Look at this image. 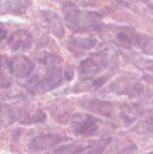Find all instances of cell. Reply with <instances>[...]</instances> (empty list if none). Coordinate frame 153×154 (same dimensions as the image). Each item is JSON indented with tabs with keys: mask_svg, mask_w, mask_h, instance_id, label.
<instances>
[{
	"mask_svg": "<svg viewBox=\"0 0 153 154\" xmlns=\"http://www.w3.org/2000/svg\"><path fill=\"white\" fill-rule=\"evenodd\" d=\"M62 13L68 26L76 32L94 30L100 27L98 17L94 13L82 12L71 2L62 5Z\"/></svg>",
	"mask_w": 153,
	"mask_h": 154,
	"instance_id": "obj_1",
	"label": "cell"
},
{
	"mask_svg": "<svg viewBox=\"0 0 153 154\" xmlns=\"http://www.w3.org/2000/svg\"><path fill=\"white\" fill-rule=\"evenodd\" d=\"M106 66V57L104 54H98L86 58L80 63L78 68L79 76L82 79H88L98 74Z\"/></svg>",
	"mask_w": 153,
	"mask_h": 154,
	"instance_id": "obj_2",
	"label": "cell"
},
{
	"mask_svg": "<svg viewBox=\"0 0 153 154\" xmlns=\"http://www.w3.org/2000/svg\"><path fill=\"white\" fill-rule=\"evenodd\" d=\"M8 61L10 73L17 78H28L34 69V63L25 56L14 57Z\"/></svg>",
	"mask_w": 153,
	"mask_h": 154,
	"instance_id": "obj_3",
	"label": "cell"
},
{
	"mask_svg": "<svg viewBox=\"0 0 153 154\" xmlns=\"http://www.w3.org/2000/svg\"><path fill=\"white\" fill-rule=\"evenodd\" d=\"M97 120L91 115L75 116L72 120V129L76 134L83 136H91L95 134L98 131Z\"/></svg>",
	"mask_w": 153,
	"mask_h": 154,
	"instance_id": "obj_4",
	"label": "cell"
},
{
	"mask_svg": "<svg viewBox=\"0 0 153 154\" xmlns=\"http://www.w3.org/2000/svg\"><path fill=\"white\" fill-rule=\"evenodd\" d=\"M68 140V137L56 134H41L30 141L28 147L32 151H40L51 148Z\"/></svg>",
	"mask_w": 153,
	"mask_h": 154,
	"instance_id": "obj_5",
	"label": "cell"
},
{
	"mask_svg": "<svg viewBox=\"0 0 153 154\" xmlns=\"http://www.w3.org/2000/svg\"><path fill=\"white\" fill-rule=\"evenodd\" d=\"M8 45L14 52L28 50L32 46L31 35L25 29L16 30L9 37Z\"/></svg>",
	"mask_w": 153,
	"mask_h": 154,
	"instance_id": "obj_6",
	"label": "cell"
},
{
	"mask_svg": "<svg viewBox=\"0 0 153 154\" xmlns=\"http://www.w3.org/2000/svg\"><path fill=\"white\" fill-rule=\"evenodd\" d=\"M14 120H17L22 124L30 125L34 123H41L46 119V115L44 113L40 110L31 112V111H25V110H19L15 113L12 114Z\"/></svg>",
	"mask_w": 153,
	"mask_h": 154,
	"instance_id": "obj_7",
	"label": "cell"
},
{
	"mask_svg": "<svg viewBox=\"0 0 153 154\" xmlns=\"http://www.w3.org/2000/svg\"><path fill=\"white\" fill-rule=\"evenodd\" d=\"M8 60V59L4 57H0V86L2 87H8L11 82L9 76L11 73L9 68Z\"/></svg>",
	"mask_w": 153,
	"mask_h": 154,
	"instance_id": "obj_8",
	"label": "cell"
},
{
	"mask_svg": "<svg viewBox=\"0 0 153 154\" xmlns=\"http://www.w3.org/2000/svg\"><path fill=\"white\" fill-rule=\"evenodd\" d=\"M45 20L46 22H47L48 26L52 30V32L58 38H62L64 35V29L63 26L62 24L61 21L58 18V17L55 14H48V13H46L45 14Z\"/></svg>",
	"mask_w": 153,
	"mask_h": 154,
	"instance_id": "obj_9",
	"label": "cell"
},
{
	"mask_svg": "<svg viewBox=\"0 0 153 154\" xmlns=\"http://www.w3.org/2000/svg\"><path fill=\"white\" fill-rule=\"evenodd\" d=\"M88 109L92 112L98 113L102 115H108L111 112L110 104L98 100H89L86 105Z\"/></svg>",
	"mask_w": 153,
	"mask_h": 154,
	"instance_id": "obj_10",
	"label": "cell"
},
{
	"mask_svg": "<svg viewBox=\"0 0 153 154\" xmlns=\"http://www.w3.org/2000/svg\"><path fill=\"white\" fill-rule=\"evenodd\" d=\"M110 139H104L86 147H81L76 154H102L109 144Z\"/></svg>",
	"mask_w": 153,
	"mask_h": 154,
	"instance_id": "obj_11",
	"label": "cell"
},
{
	"mask_svg": "<svg viewBox=\"0 0 153 154\" xmlns=\"http://www.w3.org/2000/svg\"><path fill=\"white\" fill-rule=\"evenodd\" d=\"M70 43L76 48H79V49L83 50V51H88L96 46L97 40L92 38L78 37L74 38L73 39H71Z\"/></svg>",
	"mask_w": 153,
	"mask_h": 154,
	"instance_id": "obj_12",
	"label": "cell"
},
{
	"mask_svg": "<svg viewBox=\"0 0 153 154\" xmlns=\"http://www.w3.org/2000/svg\"><path fill=\"white\" fill-rule=\"evenodd\" d=\"M39 62L46 68L54 67V66H61L62 62L61 58L55 54H50V53H45L42 54L39 57Z\"/></svg>",
	"mask_w": 153,
	"mask_h": 154,
	"instance_id": "obj_13",
	"label": "cell"
},
{
	"mask_svg": "<svg viewBox=\"0 0 153 154\" xmlns=\"http://www.w3.org/2000/svg\"><path fill=\"white\" fill-rule=\"evenodd\" d=\"M81 147L76 145H65L59 147L58 149H56L55 150L52 152L50 154H76Z\"/></svg>",
	"mask_w": 153,
	"mask_h": 154,
	"instance_id": "obj_14",
	"label": "cell"
},
{
	"mask_svg": "<svg viewBox=\"0 0 153 154\" xmlns=\"http://www.w3.org/2000/svg\"><path fill=\"white\" fill-rule=\"evenodd\" d=\"M6 35H7V31L5 30V29L0 26V43L5 38Z\"/></svg>",
	"mask_w": 153,
	"mask_h": 154,
	"instance_id": "obj_15",
	"label": "cell"
},
{
	"mask_svg": "<svg viewBox=\"0 0 153 154\" xmlns=\"http://www.w3.org/2000/svg\"><path fill=\"white\" fill-rule=\"evenodd\" d=\"M2 111V105L1 104H0V112H1Z\"/></svg>",
	"mask_w": 153,
	"mask_h": 154,
	"instance_id": "obj_16",
	"label": "cell"
},
{
	"mask_svg": "<svg viewBox=\"0 0 153 154\" xmlns=\"http://www.w3.org/2000/svg\"><path fill=\"white\" fill-rule=\"evenodd\" d=\"M143 154H153V151L152 152H149V153H143Z\"/></svg>",
	"mask_w": 153,
	"mask_h": 154,
	"instance_id": "obj_17",
	"label": "cell"
}]
</instances>
